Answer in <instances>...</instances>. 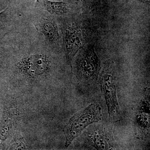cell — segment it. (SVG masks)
<instances>
[{
	"instance_id": "1",
	"label": "cell",
	"mask_w": 150,
	"mask_h": 150,
	"mask_svg": "<svg viewBox=\"0 0 150 150\" xmlns=\"http://www.w3.org/2000/svg\"><path fill=\"white\" fill-rule=\"evenodd\" d=\"M101 108L99 105L91 103L72 116L65 125L64 133L66 138L65 146L73 141L89 125L101 119Z\"/></svg>"
},
{
	"instance_id": "2",
	"label": "cell",
	"mask_w": 150,
	"mask_h": 150,
	"mask_svg": "<svg viewBox=\"0 0 150 150\" xmlns=\"http://www.w3.org/2000/svg\"><path fill=\"white\" fill-rule=\"evenodd\" d=\"M103 93L105 98L110 121L116 122L121 119V112L116 95V71L112 62L105 64L100 75Z\"/></svg>"
},
{
	"instance_id": "3",
	"label": "cell",
	"mask_w": 150,
	"mask_h": 150,
	"mask_svg": "<svg viewBox=\"0 0 150 150\" xmlns=\"http://www.w3.org/2000/svg\"><path fill=\"white\" fill-rule=\"evenodd\" d=\"M74 68L77 76L84 83H91L97 80L100 62L92 46H83L79 50Z\"/></svg>"
},
{
	"instance_id": "4",
	"label": "cell",
	"mask_w": 150,
	"mask_h": 150,
	"mask_svg": "<svg viewBox=\"0 0 150 150\" xmlns=\"http://www.w3.org/2000/svg\"><path fill=\"white\" fill-rule=\"evenodd\" d=\"M21 72L31 78H37L48 71L50 62L46 56L36 54L25 57L18 64Z\"/></svg>"
},
{
	"instance_id": "5",
	"label": "cell",
	"mask_w": 150,
	"mask_h": 150,
	"mask_svg": "<svg viewBox=\"0 0 150 150\" xmlns=\"http://www.w3.org/2000/svg\"><path fill=\"white\" fill-rule=\"evenodd\" d=\"M63 41L67 60L71 64L74 57L83 46V33L77 25L70 23L64 28Z\"/></svg>"
},
{
	"instance_id": "6",
	"label": "cell",
	"mask_w": 150,
	"mask_h": 150,
	"mask_svg": "<svg viewBox=\"0 0 150 150\" xmlns=\"http://www.w3.org/2000/svg\"><path fill=\"white\" fill-rule=\"evenodd\" d=\"M86 138L88 143L96 149H113L111 130L103 125H94L91 127L87 133Z\"/></svg>"
},
{
	"instance_id": "7",
	"label": "cell",
	"mask_w": 150,
	"mask_h": 150,
	"mask_svg": "<svg viewBox=\"0 0 150 150\" xmlns=\"http://www.w3.org/2000/svg\"><path fill=\"white\" fill-rule=\"evenodd\" d=\"M136 118L135 125L138 136L140 138L147 137L150 131V93L148 88L145 89Z\"/></svg>"
},
{
	"instance_id": "8",
	"label": "cell",
	"mask_w": 150,
	"mask_h": 150,
	"mask_svg": "<svg viewBox=\"0 0 150 150\" xmlns=\"http://www.w3.org/2000/svg\"><path fill=\"white\" fill-rule=\"evenodd\" d=\"M37 28L43 33L48 44L56 46L59 44L60 35L54 19L49 16L43 19L38 25Z\"/></svg>"
},
{
	"instance_id": "9",
	"label": "cell",
	"mask_w": 150,
	"mask_h": 150,
	"mask_svg": "<svg viewBox=\"0 0 150 150\" xmlns=\"http://www.w3.org/2000/svg\"><path fill=\"white\" fill-rule=\"evenodd\" d=\"M35 7L51 14L61 15L68 13L69 8L67 3L51 0H36Z\"/></svg>"
},
{
	"instance_id": "10",
	"label": "cell",
	"mask_w": 150,
	"mask_h": 150,
	"mask_svg": "<svg viewBox=\"0 0 150 150\" xmlns=\"http://www.w3.org/2000/svg\"><path fill=\"white\" fill-rule=\"evenodd\" d=\"M23 140H16L15 142H14L12 148L13 149H25V145L24 144Z\"/></svg>"
},
{
	"instance_id": "11",
	"label": "cell",
	"mask_w": 150,
	"mask_h": 150,
	"mask_svg": "<svg viewBox=\"0 0 150 150\" xmlns=\"http://www.w3.org/2000/svg\"><path fill=\"white\" fill-rule=\"evenodd\" d=\"M145 2L149 3L150 0H141Z\"/></svg>"
},
{
	"instance_id": "12",
	"label": "cell",
	"mask_w": 150,
	"mask_h": 150,
	"mask_svg": "<svg viewBox=\"0 0 150 150\" xmlns=\"http://www.w3.org/2000/svg\"><path fill=\"white\" fill-rule=\"evenodd\" d=\"M5 10L1 12L0 13V16H1V15L2 14V13H3L4 12V11Z\"/></svg>"
},
{
	"instance_id": "13",
	"label": "cell",
	"mask_w": 150,
	"mask_h": 150,
	"mask_svg": "<svg viewBox=\"0 0 150 150\" xmlns=\"http://www.w3.org/2000/svg\"><path fill=\"white\" fill-rule=\"evenodd\" d=\"M83 1H85V0H82Z\"/></svg>"
}]
</instances>
